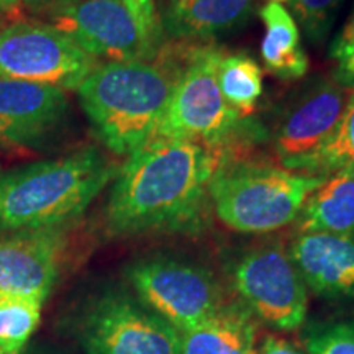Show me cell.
Segmentation results:
<instances>
[{
  "label": "cell",
  "mask_w": 354,
  "mask_h": 354,
  "mask_svg": "<svg viewBox=\"0 0 354 354\" xmlns=\"http://www.w3.org/2000/svg\"><path fill=\"white\" fill-rule=\"evenodd\" d=\"M230 151L154 136L118 169L105 209L112 236L197 234L212 210L210 183Z\"/></svg>",
  "instance_id": "obj_1"
},
{
  "label": "cell",
  "mask_w": 354,
  "mask_h": 354,
  "mask_svg": "<svg viewBox=\"0 0 354 354\" xmlns=\"http://www.w3.org/2000/svg\"><path fill=\"white\" fill-rule=\"evenodd\" d=\"M43 304L33 297L0 299V354H24L41 320Z\"/></svg>",
  "instance_id": "obj_21"
},
{
  "label": "cell",
  "mask_w": 354,
  "mask_h": 354,
  "mask_svg": "<svg viewBox=\"0 0 354 354\" xmlns=\"http://www.w3.org/2000/svg\"><path fill=\"white\" fill-rule=\"evenodd\" d=\"M256 354H307L287 339L279 338L276 335H266L256 346Z\"/></svg>",
  "instance_id": "obj_26"
},
{
  "label": "cell",
  "mask_w": 354,
  "mask_h": 354,
  "mask_svg": "<svg viewBox=\"0 0 354 354\" xmlns=\"http://www.w3.org/2000/svg\"><path fill=\"white\" fill-rule=\"evenodd\" d=\"M50 21L94 61L123 63L156 57L123 0H77L53 7Z\"/></svg>",
  "instance_id": "obj_10"
},
{
  "label": "cell",
  "mask_w": 354,
  "mask_h": 354,
  "mask_svg": "<svg viewBox=\"0 0 354 354\" xmlns=\"http://www.w3.org/2000/svg\"><path fill=\"white\" fill-rule=\"evenodd\" d=\"M325 179L246 154H227L212 177V210L233 232H277L297 220L305 198Z\"/></svg>",
  "instance_id": "obj_5"
},
{
  "label": "cell",
  "mask_w": 354,
  "mask_h": 354,
  "mask_svg": "<svg viewBox=\"0 0 354 354\" xmlns=\"http://www.w3.org/2000/svg\"><path fill=\"white\" fill-rule=\"evenodd\" d=\"M216 81L221 95L234 112L243 118H251L263 95V71L259 64L243 53L220 57Z\"/></svg>",
  "instance_id": "obj_19"
},
{
  "label": "cell",
  "mask_w": 354,
  "mask_h": 354,
  "mask_svg": "<svg viewBox=\"0 0 354 354\" xmlns=\"http://www.w3.org/2000/svg\"><path fill=\"white\" fill-rule=\"evenodd\" d=\"M287 250L307 290L328 302L354 304V236L297 233Z\"/></svg>",
  "instance_id": "obj_14"
},
{
  "label": "cell",
  "mask_w": 354,
  "mask_h": 354,
  "mask_svg": "<svg viewBox=\"0 0 354 354\" xmlns=\"http://www.w3.org/2000/svg\"><path fill=\"white\" fill-rule=\"evenodd\" d=\"M28 2L30 6H37V7H59V6H68V3L77 2V0H25Z\"/></svg>",
  "instance_id": "obj_27"
},
{
  "label": "cell",
  "mask_w": 354,
  "mask_h": 354,
  "mask_svg": "<svg viewBox=\"0 0 354 354\" xmlns=\"http://www.w3.org/2000/svg\"><path fill=\"white\" fill-rule=\"evenodd\" d=\"M84 354H179L180 333L138 299L107 290L84 312Z\"/></svg>",
  "instance_id": "obj_9"
},
{
  "label": "cell",
  "mask_w": 354,
  "mask_h": 354,
  "mask_svg": "<svg viewBox=\"0 0 354 354\" xmlns=\"http://www.w3.org/2000/svg\"><path fill=\"white\" fill-rule=\"evenodd\" d=\"M264 24L261 57L274 76L294 81L307 74L308 56L300 44V30L292 13L279 2H268L259 10Z\"/></svg>",
  "instance_id": "obj_18"
},
{
  "label": "cell",
  "mask_w": 354,
  "mask_h": 354,
  "mask_svg": "<svg viewBox=\"0 0 354 354\" xmlns=\"http://www.w3.org/2000/svg\"><path fill=\"white\" fill-rule=\"evenodd\" d=\"M117 172L94 146L0 172V233L69 225Z\"/></svg>",
  "instance_id": "obj_3"
},
{
  "label": "cell",
  "mask_w": 354,
  "mask_h": 354,
  "mask_svg": "<svg viewBox=\"0 0 354 354\" xmlns=\"http://www.w3.org/2000/svg\"><path fill=\"white\" fill-rule=\"evenodd\" d=\"M183 44V68L154 136L192 141L233 154L264 140V128L253 117L243 118L234 112L221 95L216 69L223 50L214 43Z\"/></svg>",
  "instance_id": "obj_4"
},
{
  "label": "cell",
  "mask_w": 354,
  "mask_h": 354,
  "mask_svg": "<svg viewBox=\"0 0 354 354\" xmlns=\"http://www.w3.org/2000/svg\"><path fill=\"white\" fill-rule=\"evenodd\" d=\"M123 2H125L128 10L135 19L136 25H138L145 43L148 44L149 50L156 56L162 44L166 43L156 2L154 0H123Z\"/></svg>",
  "instance_id": "obj_25"
},
{
  "label": "cell",
  "mask_w": 354,
  "mask_h": 354,
  "mask_svg": "<svg viewBox=\"0 0 354 354\" xmlns=\"http://www.w3.org/2000/svg\"><path fill=\"white\" fill-rule=\"evenodd\" d=\"M3 26H6V24H3V19H2V17H0V32H2V30H3Z\"/></svg>",
  "instance_id": "obj_30"
},
{
  "label": "cell",
  "mask_w": 354,
  "mask_h": 354,
  "mask_svg": "<svg viewBox=\"0 0 354 354\" xmlns=\"http://www.w3.org/2000/svg\"><path fill=\"white\" fill-rule=\"evenodd\" d=\"M69 225L28 228L0 238V299L46 300L59 274Z\"/></svg>",
  "instance_id": "obj_12"
},
{
  "label": "cell",
  "mask_w": 354,
  "mask_h": 354,
  "mask_svg": "<svg viewBox=\"0 0 354 354\" xmlns=\"http://www.w3.org/2000/svg\"><path fill=\"white\" fill-rule=\"evenodd\" d=\"M258 325L238 300H228L196 328L180 333L179 354H256Z\"/></svg>",
  "instance_id": "obj_16"
},
{
  "label": "cell",
  "mask_w": 354,
  "mask_h": 354,
  "mask_svg": "<svg viewBox=\"0 0 354 354\" xmlns=\"http://www.w3.org/2000/svg\"><path fill=\"white\" fill-rule=\"evenodd\" d=\"M292 17L312 43L328 37L343 0H289Z\"/></svg>",
  "instance_id": "obj_22"
},
{
  "label": "cell",
  "mask_w": 354,
  "mask_h": 354,
  "mask_svg": "<svg viewBox=\"0 0 354 354\" xmlns=\"http://www.w3.org/2000/svg\"><path fill=\"white\" fill-rule=\"evenodd\" d=\"M66 92L0 79V148H26L51 135L68 113Z\"/></svg>",
  "instance_id": "obj_13"
},
{
  "label": "cell",
  "mask_w": 354,
  "mask_h": 354,
  "mask_svg": "<svg viewBox=\"0 0 354 354\" xmlns=\"http://www.w3.org/2000/svg\"><path fill=\"white\" fill-rule=\"evenodd\" d=\"M351 94L333 77H320L287 102L272 130L266 131L279 165L287 167L317 151L339 122Z\"/></svg>",
  "instance_id": "obj_11"
},
{
  "label": "cell",
  "mask_w": 354,
  "mask_h": 354,
  "mask_svg": "<svg viewBox=\"0 0 354 354\" xmlns=\"http://www.w3.org/2000/svg\"><path fill=\"white\" fill-rule=\"evenodd\" d=\"M33 354H56V353H53V351H37V353H33Z\"/></svg>",
  "instance_id": "obj_29"
},
{
  "label": "cell",
  "mask_w": 354,
  "mask_h": 354,
  "mask_svg": "<svg viewBox=\"0 0 354 354\" xmlns=\"http://www.w3.org/2000/svg\"><path fill=\"white\" fill-rule=\"evenodd\" d=\"M183 43H165L153 59L97 64L79 86L84 112L113 154L131 156L153 138L183 68Z\"/></svg>",
  "instance_id": "obj_2"
},
{
  "label": "cell",
  "mask_w": 354,
  "mask_h": 354,
  "mask_svg": "<svg viewBox=\"0 0 354 354\" xmlns=\"http://www.w3.org/2000/svg\"><path fill=\"white\" fill-rule=\"evenodd\" d=\"M271 2H279V3H282V2H289V0H271Z\"/></svg>",
  "instance_id": "obj_31"
},
{
  "label": "cell",
  "mask_w": 354,
  "mask_h": 354,
  "mask_svg": "<svg viewBox=\"0 0 354 354\" xmlns=\"http://www.w3.org/2000/svg\"><path fill=\"white\" fill-rule=\"evenodd\" d=\"M228 277L238 302L259 323L276 331H294L304 325L308 290L284 243L248 248L233 259Z\"/></svg>",
  "instance_id": "obj_6"
},
{
  "label": "cell",
  "mask_w": 354,
  "mask_h": 354,
  "mask_svg": "<svg viewBox=\"0 0 354 354\" xmlns=\"http://www.w3.org/2000/svg\"><path fill=\"white\" fill-rule=\"evenodd\" d=\"M159 2H161V3H162V6H165V3L167 2V0H159Z\"/></svg>",
  "instance_id": "obj_32"
},
{
  "label": "cell",
  "mask_w": 354,
  "mask_h": 354,
  "mask_svg": "<svg viewBox=\"0 0 354 354\" xmlns=\"http://www.w3.org/2000/svg\"><path fill=\"white\" fill-rule=\"evenodd\" d=\"M287 169L320 177H328L339 171L354 174V91L325 143L310 156L292 162Z\"/></svg>",
  "instance_id": "obj_20"
},
{
  "label": "cell",
  "mask_w": 354,
  "mask_h": 354,
  "mask_svg": "<svg viewBox=\"0 0 354 354\" xmlns=\"http://www.w3.org/2000/svg\"><path fill=\"white\" fill-rule=\"evenodd\" d=\"M127 279L145 307L185 333L228 302L221 282L203 266L174 258H149L133 263Z\"/></svg>",
  "instance_id": "obj_7"
},
{
  "label": "cell",
  "mask_w": 354,
  "mask_h": 354,
  "mask_svg": "<svg viewBox=\"0 0 354 354\" xmlns=\"http://www.w3.org/2000/svg\"><path fill=\"white\" fill-rule=\"evenodd\" d=\"M21 0H0V10H12L15 8Z\"/></svg>",
  "instance_id": "obj_28"
},
{
  "label": "cell",
  "mask_w": 354,
  "mask_h": 354,
  "mask_svg": "<svg viewBox=\"0 0 354 354\" xmlns=\"http://www.w3.org/2000/svg\"><path fill=\"white\" fill-rule=\"evenodd\" d=\"M97 63L50 24L19 20L0 32V79L77 91Z\"/></svg>",
  "instance_id": "obj_8"
},
{
  "label": "cell",
  "mask_w": 354,
  "mask_h": 354,
  "mask_svg": "<svg viewBox=\"0 0 354 354\" xmlns=\"http://www.w3.org/2000/svg\"><path fill=\"white\" fill-rule=\"evenodd\" d=\"M299 233H331L354 236V174L328 176L305 198L295 220Z\"/></svg>",
  "instance_id": "obj_17"
},
{
  "label": "cell",
  "mask_w": 354,
  "mask_h": 354,
  "mask_svg": "<svg viewBox=\"0 0 354 354\" xmlns=\"http://www.w3.org/2000/svg\"><path fill=\"white\" fill-rule=\"evenodd\" d=\"M328 55L335 63L331 77L343 87L354 91V10L331 41Z\"/></svg>",
  "instance_id": "obj_24"
},
{
  "label": "cell",
  "mask_w": 354,
  "mask_h": 354,
  "mask_svg": "<svg viewBox=\"0 0 354 354\" xmlns=\"http://www.w3.org/2000/svg\"><path fill=\"white\" fill-rule=\"evenodd\" d=\"M253 8V0H167L159 19L169 41L203 44L245 25Z\"/></svg>",
  "instance_id": "obj_15"
},
{
  "label": "cell",
  "mask_w": 354,
  "mask_h": 354,
  "mask_svg": "<svg viewBox=\"0 0 354 354\" xmlns=\"http://www.w3.org/2000/svg\"><path fill=\"white\" fill-rule=\"evenodd\" d=\"M305 348L307 354H354V320L310 326Z\"/></svg>",
  "instance_id": "obj_23"
}]
</instances>
